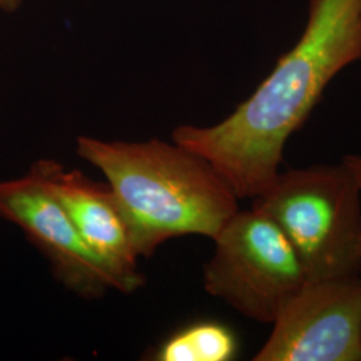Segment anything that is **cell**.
<instances>
[{
  "mask_svg": "<svg viewBox=\"0 0 361 361\" xmlns=\"http://www.w3.org/2000/svg\"><path fill=\"white\" fill-rule=\"evenodd\" d=\"M361 59V0H310L302 35L256 91L217 125L178 126L173 142L205 158L237 198H257L280 173L285 145L331 80Z\"/></svg>",
  "mask_w": 361,
  "mask_h": 361,
  "instance_id": "obj_1",
  "label": "cell"
},
{
  "mask_svg": "<svg viewBox=\"0 0 361 361\" xmlns=\"http://www.w3.org/2000/svg\"><path fill=\"white\" fill-rule=\"evenodd\" d=\"M77 154L107 178L126 212L141 257L153 256L171 238L214 240L240 210L237 195L212 164L178 143L80 135Z\"/></svg>",
  "mask_w": 361,
  "mask_h": 361,
  "instance_id": "obj_2",
  "label": "cell"
},
{
  "mask_svg": "<svg viewBox=\"0 0 361 361\" xmlns=\"http://www.w3.org/2000/svg\"><path fill=\"white\" fill-rule=\"evenodd\" d=\"M283 231L307 281L361 274V185L340 165L289 169L253 200Z\"/></svg>",
  "mask_w": 361,
  "mask_h": 361,
  "instance_id": "obj_3",
  "label": "cell"
},
{
  "mask_svg": "<svg viewBox=\"0 0 361 361\" xmlns=\"http://www.w3.org/2000/svg\"><path fill=\"white\" fill-rule=\"evenodd\" d=\"M204 268V286L243 316L273 324L307 276L277 224L252 207L238 210L213 240Z\"/></svg>",
  "mask_w": 361,
  "mask_h": 361,
  "instance_id": "obj_4",
  "label": "cell"
},
{
  "mask_svg": "<svg viewBox=\"0 0 361 361\" xmlns=\"http://www.w3.org/2000/svg\"><path fill=\"white\" fill-rule=\"evenodd\" d=\"M256 361H361V277L305 281L273 322Z\"/></svg>",
  "mask_w": 361,
  "mask_h": 361,
  "instance_id": "obj_5",
  "label": "cell"
},
{
  "mask_svg": "<svg viewBox=\"0 0 361 361\" xmlns=\"http://www.w3.org/2000/svg\"><path fill=\"white\" fill-rule=\"evenodd\" d=\"M0 219L20 228L70 292L90 300L114 289L111 276L32 165L19 178L0 180Z\"/></svg>",
  "mask_w": 361,
  "mask_h": 361,
  "instance_id": "obj_6",
  "label": "cell"
},
{
  "mask_svg": "<svg viewBox=\"0 0 361 361\" xmlns=\"http://www.w3.org/2000/svg\"><path fill=\"white\" fill-rule=\"evenodd\" d=\"M32 166L65 207L85 245L109 271L114 289L133 293L141 288V256L126 212L110 185L91 180L77 169L66 170L52 159H39Z\"/></svg>",
  "mask_w": 361,
  "mask_h": 361,
  "instance_id": "obj_7",
  "label": "cell"
},
{
  "mask_svg": "<svg viewBox=\"0 0 361 361\" xmlns=\"http://www.w3.org/2000/svg\"><path fill=\"white\" fill-rule=\"evenodd\" d=\"M238 350L232 329L216 322L186 325L169 336L153 353L157 361H231Z\"/></svg>",
  "mask_w": 361,
  "mask_h": 361,
  "instance_id": "obj_8",
  "label": "cell"
},
{
  "mask_svg": "<svg viewBox=\"0 0 361 361\" xmlns=\"http://www.w3.org/2000/svg\"><path fill=\"white\" fill-rule=\"evenodd\" d=\"M344 162L348 165L350 170L355 173L356 178L361 185V157L360 155L348 154L344 157Z\"/></svg>",
  "mask_w": 361,
  "mask_h": 361,
  "instance_id": "obj_9",
  "label": "cell"
},
{
  "mask_svg": "<svg viewBox=\"0 0 361 361\" xmlns=\"http://www.w3.org/2000/svg\"><path fill=\"white\" fill-rule=\"evenodd\" d=\"M25 0H0V11L6 13H16Z\"/></svg>",
  "mask_w": 361,
  "mask_h": 361,
  "instance_id": "obj_10",
  "label": "cell"
}]
</instances>
